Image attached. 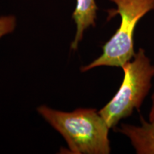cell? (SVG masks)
I'll return each mask as SVG.
<instances>
[{
  "label": "cell",
  "mask_w": 154,
  "mask_h": 154,
  "mask_svg": "<svg viewBox=\"0 0 154 154\" xmlns=\"http://www.w3.org/2000/svg\"><path fill=\"white\" fill-rule=\"evenodd\" d=\"M151 110H150V113L149 115V121H151L152 123H154V92L152 95L151 97Z\"/></svg>",
  "instance_id": "obj_7"
},
{
  "label": "cell",
  "mask_w": 154,
  "mask_h": 154,
  "mask_svg": "<svg viewBox=\"0 0 154 154\" xmlns=\"http://www.w3.org/2000/svg\"><path fill=\"white\" fill-rule=\"evenodd\" d=\"M37 111L62 135L72 153H110V128L95 109H79L72 112H63L42 106Z\"/></svg>",
  "instance_id": "obj_1"
},
{
  "label": "cell",
  "mask_w": 154,
  "mask_h": 154,
  "mask_svg": "<svg viewBox=\"0 0 154 154\" xmlns=\"http://www.w3.org/2000/svg\"><path fill=\"white\" fill-rule=\"evenodd\" d=\"M122 84L115 96L99 111L110 128L140 109L149 94L154 78V65L145 49L139 48L134 57L121 67Z\"/></svg>",
  "instance_id": "obj_2"
},
{
  "label": "cell",
  "mask_w": 154,
  "mask_h": 154,
  "mask_svg": "<svg viewBox=\"0 0 154 154\" xmlns=\"http://www.w3.org/2000/svg\"><path fill=\"white\" fill-rule=\"evenodd\" d=\"M116 6L110 15L119 14L118 29L103 47L101 55L91 63L82 67L83 72L99 66L122 67L136 54L134 36L140 19L154 10V0H110Z\"/></svg>",
  "instance_id": "obj_3"
},
{
  "label": "cell",
  "mask_w": 154,
  "mask_h": 154,
  "mask_svg": "<svg viewBox=\"0 0 154 154\" xmlns=\"http://www.w3.org/2000/svg\"><path fill=\"white\" fill-rule=\"evenodd\" d=\"M119 132L126 136L138 154H154V123L140 117V125L121 124Z\"/></svg>",
  "instance_id": "obj_4"
},
{
  "label": "cell",
  "mask_w": 154,
  "mask_h": 154,
  "mask_svg": "<svg viewBox=\"0 0 154 154\" xmlns=\"http://www.w3.org/2000/svg\"><path fill=\"white\" fill-rule=\"evenodd\" d=\"M16 18L12 15L0 17V38L11 33L16 27Z\"/></svg>",
  "instance_id": "obj_6"
},
{
  "label": "cell",
  "mask_w": 154,
  "mask_h": 154,
  "mask_svg": "<svg viewBox=\"0 0 154 154\" xmlns=\"http://www.w3.org/2000/svg\"><path fill=\"white\" fill-rule=\"evenodd\" d=\"M97 9L95 0H76V8L72 14V19L76 25V33L71 45L72 49L78 47L84 31L90 26H95Z\"/></svg>",
  "instance_id": "obj_5"
}]
</instances>
